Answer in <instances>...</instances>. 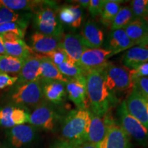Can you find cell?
Returning a JSON list of instances; mask_svg holds the SVG:
<instances>
[{
    "instance_id": "cell-1",
    "label": "cell",
    "mask_w": 148,
    "mask_h": 148,
    "mask_svg": "<svg viewBox=\"0 0 148 148\" xmlns=\"http://www.w3.org/2000/svg\"><path fill=\"white\" fill-rule=\"evenodd\" d=\"M104 68L92 70L86 75V91L92 114L99 116L106 114L113 102V97L105 82Z\"/></svg>"
},
{
    "instance_id": "cell-2",
    "label": "cell",
    "mask_w": 148,
    "mask_h": 148,
    "mask_svg": "<svg viewBox=\"0 0 148 148\" xmlns=\"http://www.w3.org/2000/svg\"><path fill=\"white\" fill-rule=\"evenodd\" d=\"M92 113L86 109L73 110L62 122L61 134L64 140L81 145L86 142Z\"/></svg>"
},
{
    "instance_id": "cell-3",
    "label": "cell",
    "mask_w": 148,
    "mask_h": 148,
    "mask_svg": "<svg viewBox=\"0 0 148 148\" xmlns=\"http://www.w3.org/2000/svg\"><path fill=\"white\" fill-rule=\"evenodd\" d=\"M58 8L55 1L45 2L32 13L33 21L36 32L52 36L63 35V25L58 16Z\"/></svg>"
},
{
    "instance_id": "cell-4",
    "label": "cell",
    "mask_w": 148,
    "mask_h": 148,
    "mask_svg": "<svg viewBox=\"0 0 148 148\" xmlns=\"http://www.w3.org/2000/svg\"><path fill=\"white\" fill-rule=\"evenodd\" d=\"M8 96V104L36 108L44 101L40 79L34 82L16 84Z\"/></svg>"
},
{
    "instance_id": "cell-5",
    "label": "cell",
    "mask_w": 148,
    "mask_h": 148,
    "mask_svg": "<svg viewBox=\"0 0 148 148\" xmlns=\"http://www.w3.org/2000/svg\"><path fill=\"white\" fill-rule=\"evenodd\" d=\"M104 75L107 88L111 93L130 90L132 91L134 88L133 69L108 63L104 68Z\"/></svg>"
},
{
    "instance_id": "cell-6",
    "label": "cell",
    "mask_w": 148,
    "mask_h": 148,
    "mask_svg": "<svg viewBox=\"0 0 148 148\" xmlns=\"http://www.w3.org/2000/svg\"><path fill=\"white\" fill-rule=\"evenodd\" d=\"M119 114L120 126L139 145L144 147H148V130L144 125L129 114L125 101H122L119 107Z\"/></svg>"
},
{
    "instance_id": "cell-7",
    "label": "cell",
    "mask_w": 148,
    "mask_h": 148,
    "mask_svg": "<svg viewBox=\"0 0 148 148\" xmlns=\"http://www.w3.org/2000/svg\"><path fill=\"white\" fill-rule=\"evenodd\" d=\"M59 116L53 108L45 103L37 106L29 115L28 123L34 127L46 131L55 129Z\"/></svg>"
},
{
    "instance_id": "cell-8",
    "label": "cell",
    "mask_w": 148,
    "mask_h": 148,
    "mask_svg": "<svg viewBox=\"0 0 148 148\" xmlns=\"http://www.w3.org/2000/svg\"><path fill=\"white\" fill-rule=\"evenodd\" d=\"M111 116L105 114L103 116L91 114L86 142L96 148H105L106 135Z\"/></svg>"
},
{
    "instance_id": "cell-9",
    "label": "cell",
    "mask_w": 148,
    "mask_h": 148,
    "mask_svg": "<svg viewBox=\"0 0 148 148\" xmlns=\"http://www.w3.org/2000/svg\"><path fill=\"white\" fill-rule=\"evenodd\" d=\"M112 56V51L106 49H86L81 56L77 65L87 73L92 70L103 69L108 63V58Z\"/></svg>"
},
{
    "instance_id": "cell-10",
    "label": "cell",
    "mask_w": 148,
    "mask_h": 148,
    "mask_svg": "<svg viewBox=\"0 0 148 148\" xmlns=\"http://www.w3.org/2000/svg\"><path fill=\"white\" fill-rule=\"evenodd\" d=\"M29 110L23 106L8 104L0 107V127L9 129L16 125L25 124L29 119Z\"/></svg>"
},
{
    "instance_id": "cell-11",
    "label": "cell",
    "mask_w": 148,
    "mask_h": 148,
    "mask_svg": "<svg viewBox=\"0 0 148 148\" xmlns=\"http://www.w3.org/2000/svg\"><path fill=\"white\" fill-rule=\"evenodd\" d=\"M36 134V127L26 123L7 129L5 132L7 142L13 148L29 145L34 140Z\"/></svg>"
},
{
    "instance_id": "cell-12",
    "label": "cell",
    "mask_w": 148,
    "mask_h": 148,
    "mask_svg": "<svg viewBox=\"0 0 148 148\" xmlns=\"http://www.w3.org/2000/svg\"><path fill=\"white\" fill-rule=\"evenodd\" d=\"M126 108L129 114L148 130V99L140 93L137 90L133 88L126 101Z\"/></svg>"
},
{
    "instance_id": "cell-13",
    "label": "cell",
    "mask_w": 148,
    "mask_h": 148,
    "mask_svg": "<svg viewBox=\"0 0 148 148\" xmlns=\"http://www.w3.org/2000/svg\"><path fill=\"white\" fill-rule=\"evenodd\" d=\"M68 97L79 110L86 109L88 96L86 91V75H79L69 79L65 84Z\"/></svg>"
},
{
    "instance_id": "cell-14",
    "label": "cell",
    "mask_w": 148,
    "mask_h": 148,
    "mask_svg": "<svg viewBox=\"0 0 148 148\" xmlns=\"http://www.w3.org/2000/svg\"><path fill=\"white\" fill-rule=\"evenodd\" d=\"M0 35L2 37L6 55L25 60L29 56L34 53L23 38L16 34L8 32Z\"/></svg>"
},
{
    "instance_id": "cell-15",
    "label": "cell",
    "mask_w": 148,
    "mask_h": 148,
    "mask_svg": "<svg viewBox=\"0 0 148 148\" xmlns=\"http://www.w3.org/2000/svg\"><path fill=\"white\" fill-rule=\"evenodd\" d=\"M59 47L65 52L69 61L77 64L82 53L88 49L83 43L80 36L72 33L62 35Z\"/></svg>"
},
{
    "instance_id": "cell-16",
    "label": "cell",
    "mask_w": 148,
    "mask_h": 148,
    "mask_svg": "<svg viewBox=\"0 0 148 148\" xmlns=\"http://www.w3.org/2000/svg\"><path fill=\"white\" fill-rule=\"evenodd\" d=\"M61 38L35 32L30 36L29 47L34 53L46 55L59 48Z\"/></svg>"
},
{
    "instance_id": "cell-17",
    "label": "cell",
    "mask_w": 148,
    "mask_h": 148,
    "mask_svg": "<svg viewBox=\"0 0 148 148\" xmlns=\"http://www.w3.org/2000/svg\"><path fill=\"white\" fill-rule=\"evenodd\" d=\"M16 84L34 82L40 78V57L33 53L24 60L21 71L17 75Z\"/></svg>"
},
{
    "instance_id": "cell-18",
    "label": "cell",
    "mask_w": 148,
    "mask_h": 148,
    "mask_svg": "<svg viewBox=\"0 0 148 148\" xmlns=\"http://www.w3.org/2000/svg\"><path fill=\"white\" fill-rule=\"evenodd\" d=\"M105 148H131L130 136L112 118L109 122Z\"/></svg>"
},
{
    "instance_id": "cell-19",
    "label": "cell",
    "mask_w": 148,
    "mask_h": 148,
    "mask_svg": "<svg viewBox=\"0 0 148 148\" xmlns=\"http://www.w3.org/2000/svg\"><path fill=\"white\" fill-rule=\"evenodd\" d=\"M79 36L85 47L88 49L100 48L104 41L102 30L91 21H87L84 24Z\"/></svg>"
},
{
    "instance_id": "cell-20",
    "label": "cell",
    "mask_w": 148,
    "mask_h": 148,
    "mask_svg": "<svg viewBox=\"0 0 148 148\" xmlns=\"http://www.w3.org/2000/svg\"><path fill=\"white\" fill-rule=\"evenodd\" d=\"M44 99L49 102L59 104L66 97L65 83L60 81L40 79Z\"/></svg>"
},
{
    "instance_id": "cell-21",
    "label": "cell",
    "mask_w": 148,
    "mask_h": 148,
    "mask_svg": "<svg viewBox=\"0 0 148 148\" xmlns=\"http://www.w3.org/2000/svg\"><path fill=\"white\" fill-rule=\"evenodd\" d=\"M135 43L130 39L123 29L111 31L107 38L106 49L110 50L113 55L130 49L134 47Z\"/></svg>"
},
{
    "instance_id": "cell-22",
    "label": "cell",
    "mask_w": 148,
    "mask_h": 148,
    "mask_svg": "<svg viewBox=\"0 0 148 148\" xmlns=\"http://www.w3.org/2000/svg\"><path fill=\"white\" fill-rule=\"evenodd\" d=\"M146 62H148V46L138 45L130 48L123 58V65L130 69H136Z\"/></svg>"
},
{
    "instance_id": "cell-23",
    "label": "cell",
    "mask_w": 148,
    "mask_h": 148,
    "mask_svg": "<svg viewBox=\"0 0 148 148\" xmlns=\"http://www.w3.org/2000/svg\"><path fill=\"white\" fill-rule=\"evenodd\" d=\"M40 55V54H39ZM40 57V78L44 80L60 81L66 84L69 79L66 78L60 73L58 66L50 59L43 55Z\"/></svg>"
},
{
    "instance_id": "cell-24",
    "label": "cell",
    "mask_w": 148,
    "mask_h": 148,
    "mask_svg": "<svg viewBox=\"0 0 148 148\" xmlns=\"http://www.w3.org/2000/svg\"><path fill=\"white\" fill-rule=\"evenodd\" d=\"M123 29L135 45H139L148 35V27L143 18L132 20Z\"/></svg>"
},
{
    "instance_id": "cell-25",
    "label": "cell",
    "mask_w": 148,
    "mask_h": 148,
    "mask_svg": "<svg viewBox=\"0 0 148 148\" xmlns=\"http://www.w3.org/2000/svg\"><path fill=\"white\" fill-rule=\"evenodd\" d=\"M45 2L40 0H0V5L17 12L22 10L33 12Z\"/></svg>"
},
{
    "instance_id": "cell-26",
    "label": "cell",
    "mask_w": 148,
    "mask_h": 148,
    "mask_svg": "<svg viewBox=\"0 0 148 148\" xmlns=\"http://www.w3.org/2000/svg\"><path fill=\"white\" fill-rule=\"evenodd\" d=\"M32 15V12H17L0 5V25L10 22L29 21Z\"/></svg>"
},
{
    "instance_id": "cell-27",
    "label": "cell",
    "mask_w": 148,
    "mask_h": 148,
    "mask_svg": "<svg viewBox=\"0 0 148 148\" xmlns=\"http://www.w3.org/2000/svg\"><path fill=\"white\" fill-rule=\"evenodd\" d=\"M24 60L8 55H0V72L18 75L21 71Z\"/></svg>"
},
{
    "instance_id": "cell-28",
    "label": "cell",
    "mask_w": 148,
    "mask_h": 148,
    "mask_svg": "<svg viewBox=\"0 0 148 148\" xmlns=\"http://www.w3.org/2000/svg\"><path fill=\"white\" fill-rule=\"evenodd\" d=\"M121 1L106 0L101 11V22L105 26L110 27L114 17L120 9Z\"/></svg>"
},
{
    "instance_id": "cell-29",
    "label": "cell",
    "mask_w": 148,
    "mask_h": 148,
    "mask_svg": "<svg viewBox=\"0 0 148 148\" xmlns=\"http://www.w3.org/2000/svg\"><path fill=\"white\" fill-rule=\"evenodd\" d=\"M132 20H134V17L130 8L127 6L122 7L120 8L119 12L114 17L110 29L111 31L123 29Z\"/></svg>"
},
{
    "instance_id": "cell-30",
    "label": "cell",
    "mask_w": 148,
    "mask_h": 148,
    "mask_svg": "<svg viewBox=\"0 0 148 148\" xmlns=\"http://www.w3.org/2000/svg\"><path fill=\"white\" fill-rule=\"evenodd\" d=\"M57 66L60 73L68 79L78 77L79 75H86L87 73V72L85 71L77 64L73 63L69 60Z\"/></svg>"
},
{
    "instance_id": "cell-31",
    "label": "cell",
    "mask_w": 148,
    "mask_h": 148,
    "mask_svg": "<svg viewBox=\"0 0 148 148\" xmlns=\"http://www.w3.org/2000/svg\"><path fill=\"white\" fill-rule=\"evenodd\" d=\"M29 22V21L10 22V23L1 24L0 25V34L11 32L16 34L20 38L23 39Z\"/></svg>"
},
{
    "instance_id": "cell-32",
    "label": "cell",
    "mask_w": 148,
    "mask_h": 148,
    "mask_svg": "<svg viewBox=\"0 0 148 148\" xmlns=\"http://www.w3.org/2000/svg\"><path fill=\"white\" fill-rule=\"evenodd\" d=\"M148 0H133L130 2V9L132 10L134 19L144 18L148 15L147 9Z\"/></svg>"
},
{
    "instance_id": "cell-33",
    "label": "cell",
    "mask_w": 148,
    "mask_h": 148,
    "mask_svg": "<svg viewBox=\"0 0 148 148\" xmlns=\"http://www.w3.org/2000/svg\"><path fill=\"white\" fill-rule=\"evenodd\" d=\"M58 16L60 23L71 27L73 23V14L69 5H65L58 8Z\"/></svg>"
},
{
    "instance_id": "cell-34",
    "label": "cell",
    "mask_w": 148,
    "mask_h": 148,
    "mask_svg": "<svg viewBox=\"0 0 148 148\" xmlns=\"http://www.w3.org/2000/svg\"><path fill=\"white\" fill-rule=\"evenodd\" d=\"M43 56H45L48 58L50 59L56 66L63 63V62L69 60L65 52L60 47L50 53H47V54Z\"/></svg>"
},
{
    "instance_id": "cell-35",
    "label": "cell",
    "mask_w": 148,
    "mask_h": 148,
    "mask_svg": "<svg viewBox=\"0 0 148 148\" xmlns=\"http://www.w3.org/2000/svg\"><path fill=\"white\" fill-rule=\"evenodd\" d=\"M134 88L148 99V77H137L135 79Z\"/></svg>"
},
{
    "instance_id": "cell-36",
    "label": "cell",
    "mask_w": 148,
    "mask_h": 148,
    "mask_svg": "<svg viewBox=\"0 0 148 148\" xmlns=\"http://www.w3.org/2000/svg\"><path fill=\"white\" fill-rule=\"evenodd\" d=\"M70 8L73 14V23L71 27L73 28H78L81 26L82 22V11L81 7L77 4L69 5Z\"/></svg>"
},
{
    "instance_id": "cell-37",
    "label": "cell",
    "mask_w": 148,
    "mask_h": 148,
    "mask_svg": "<svg viewBox=\"0 0 148 148\" xmlns=\"http://www.w3.org/2000/svg\"><path fill=\"white\" fill-rule=\"evenodd\" d=\"M105 3V0H90L88 9L92 16L95 17L100 15L101 9Z\"/></svg>"
},
{
    "instance_id": "cell-38",
    "label": "cell",
    "mask_w": 148,
    "mask_h": 148,
    "mask_svg": "<svg viewBox=\"0 0 148 148\" xmlns=\"http://www.w3.org/2000/svg\"><path fill=\"white\" fill-rule=\"evenodd\" d=\"M17 76H11L8 73L0 72V90L12 86L17 82Z\"/></svg>"
},
{
    "instance_id": "cell-39",
    "label": "cell",
    "mask_w": 148,
    "mask_h": 148,
    "mask_svg": "<svg viewBox=\"0 0 148 148\" xmlns=\"http://www.w3.org/2000/svg\"><path fill=\"white\" fill-rule=\"evenodd\" d=\"M134 78L141 77H148V62L140 64L136 69H133Z\"/></svg>"
},
{
    "instance_id": "cell-40",
    "label": "cell",
    "mask_w": 148,
    "mask_h": 148,
    "mask_svg": "<svg viewBox=\"0 0 148 148\" xmlns=\"http://www.w3.org/2000/svg\"><path fill=\"white\" fill-rule=\"evenodd\" d=\"M79 146L80 145L71 143V142L62 140L61 141H59L57 143H56L55 145H53L52 148H78Z\"/></svg>"
},
{
    "instance_id": "cell-41",
    "label": "cell",
    "mask_w": 148,
    "mask_h": 148,
    "mask_svg": "<svg viewBox=\"0 0 148 148\" xmlns=\"http://www.w3.org/2000/svg\"><path fill=\"white\" fill-rule=\"evenodd\" d=\"M73 3H76L82 8H88L90 3V0H76V1H73Z\"/></svg>"
},
{
    "instance_id": "cell-42",
    "label": "cell",
    "mask_w": 148,
    "mask_h": 148,
    "mask_svg": "<svg viewBox=\"0 0 148 148\" xmlns=\"http://www.w3.org/2000/svg\"><path fill=\"white\" fill-rule=\"evenodd\" d=\"M5 50L4 47V44L2 39V37L0 35V55H5Z\"/></svg>"
},
{
    "instance_id": "cell-43",
    "label": "cell",
    "mask_w": 148,
    "mask_h": 148,
    "mask_svg": "<svg viewBox=\"0 0 148 148\" xmlns=\"http://www.w3.org/2000/svg\"><path fill=\"white\" fill-rule=\"evenodd\" d=\"M78 148H96L95 146L92 145V144H90L88 142H85L83 144H82Z\"/></svg>"
},
{
    "instance_id": "cell-44",
    "label": "cell",
    "mask_w": 148,
    "mask_h": 148,
    "mask_svg": "<svg viewBox=\"0 0 148 148\" xmlns=\"http://www.w3.org/2000/svg\"><path fill=\"white\" fill-rule=\"evenodd\" d=\"M139 45H145V46H148V35L147 36V37L144 39V40Z\"/></svg>"
},
{
    "instance_id": "cell-45",
    "label": "cell",
    "mask_w": 148,
    "mask_h": 148,
    "mask_svg": "<svg viewBox=\"0 0 148 148\" xmlns=\"http://www.w3.org/2000/svg\"><path fill=\"white\" fill-rule=\"evenodd\" d=\"M143 19L145 21V23H146V24H147V27H148V15L147 16H145V17L144 18H143Z\"/></svg>"
},
{
    "instance_id": "cell-46",
    "label": "cell",
    "mask_w": 148,
    "mask_h": 148,
    "mask_svg": "<svg viewBox=\"0 0 148 148\" xmlns=\"http://www.w3.org/2000/svg\"><path fill=\"white\" fill-rule=\"evenodd\" d=\"M0 148H10L5 145H0Z\"/></svg>"
},
{
    "instance_id": "cell-47",
    "label": "cell",
    "mask_w": 148,
    "mask_h": 148,
    "mask_svg": "<svg viewBox=\"0 0 148 148\" xmlns=\"http://www.w3.org/2000/svg\"><path fill=\"white\" fill-rule=\"evenodd\" d=\"M147 11H148V1H147Z\"/></svg>"
}]
</instances>
